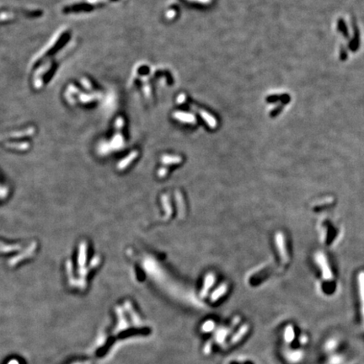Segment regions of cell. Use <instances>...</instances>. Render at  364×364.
<instances>
[{"mask_svg":"<svg viewBox=\"0 0 364 364\" xmlns=\"http://www.w3.org/2000/svg\"><path fill=\"white\" fill-rule=\"evenodd\" d=\"M252 325L240 316L219 323L209 337L203 340L201 352L204 357L225 354L243 345L252 334Z\"/></svg>","mask_w":364,"mask_h":364,"instance_id":"obj_1","label":"cell"},{"mask_svg":"<svg viewBox=\"0 0 364 364\" xmlns=\"http://www.w3.org/2000/svg\"><path fill=\"white\" fill-rule=\"evenodd\" d=\"M278 354L285 364H299L305 357L308 336L295 326L287 323L278 330Z\"/></svg>","mask_w":364,"mask_h":364,"instance_id":"obj_2","label":"cell"},{"mask_svg":"<svg viewBox=\"0 0 364 364\" xmlns=\"http://www.w3.org/2000/svg\"><path fill=\"white\" fill-rule=\"evenodd\" d=\"M69 30H62L53 36L49 43L45 46V48L42 51L37 54L32 61V67L41 63L42 61L46 60V58H50L52 55H56L55 53L61 51L63 48V46H65L66 43L68 42L70 39Z\"/></svg>","mask_w":364,"mask_h":364,"instance_id":"obj_3","label":"cell"},{"mask_svg":"<svg viewBox=\"0 0 364 364\" xmlns=\"http://www.w3.org/2000/svg\"><path fill=\"white\" fill-rule=\"evenodd\" d=\"M118 0H74L72 2L68 3L64 5L63 8V12L68 14L75 13L78 14L80 12H89L91 10H95L96 8L101 6H106L111 3H115Z\"/></svg>","mask_w":364,"mask_h":364,"instance_id":"obj_4","label":"cell"},{"mask_svg":"<svg viewBox=\"0 0 364 364\" xmlns=\"http://www.w3.org/2000/svg\"><path fill=\"white\" fill-rule=\"evenodd\" d=\"M316 262H318L320 268H321L323 279L327 280V281L332 280V272H331V269H330V265H329L328 260L326 259V256L323 253H321V252H318L316 255Z\"/></svg>","mask_w":364,"mask_h":364,"instance_id":"obj_5","label":"cell"},{"mask_svg":"<svg viewBox=\"0 0 364 364\" xmlns=\"http://www.w3.org/2000/svg\"><path fill=\"white\" fill-rule=\"evenodd\" d=\"M275 241L282 262L287 264L288 262V255H287V248H286L284 234H282V232H278L276 234Z\"/></svg>","mask_w":364,"mask_h":364,"instance_id":"obj_6","label":"cell"},{"mask_svg":"<svg viewBox=\"0 0 364 364\" xmlns=\"http://www.w3.org/2000/svg\"><path fill=\"white\" fill-rule=\"evenodd\" d=\"M357 286H358V295H359L360 312L362 318V326L364 329V272H360L357 276Z\"/></svg>","mask_w":364,"mask_h":364,"instance_id":"obj_7","label":"cell"},{"mask_svg":"<svg viewBox=\"0 0 364 364\" xmlns=\"http://www.w3.org/2000/svg\"><path fill=\"white\" fill-rule=\"evenodd\" d=\"M215 282V276L213 273H208L204 278L203 286L201 289L200 297L202 299H206L208 296V293L211 287L213 286Z\"/></svg>","mask_w":364,"mask_h":364,"instance_id":"obj_8","label":"cell"},{"mask_svg":"<svg viewBox=\"0 0 364 364\" xmlns=\"http://www.w3.org/2000/svg\"><path fill=\"white\" fill-rule=\"evenodd\" d=\"M227 291H228V285L226 283L220 285V287H217L210 295V302L213 304L219 301L223 296L226 295Z\"/></svg>","mask_w":364,"mask_h":364,"instance_id":"obj_9","label":"cell"},{"mask_svg":"<svg viewBox=\"0 0 364 364\" xmlns=\"http://www.w3.org/2000/svg\"><path fill=\"white\" fill-rule=\"evenodd\" d=\"M221 364H256L255 360L249 357H231L224 361Z\"/></svg>","mask_w":364,"mask_h":364,"instance_id":"obj_10","label":"cell"},{"mask_svg":"<svg viewBox=\"0 0 364 364\" xmlns=\"http://www.w3.org/2000/svg\"><path fill=\"white\" fill-rule=\"evenodd\" d=\"M174 116L180 121L184 123H195L196 118L191 114L185 113V112H176L174 114Z\"/></svg>","mask_w":364,"mask_h":364,"instance_id":"obj_11","label":"cell"},{"mask_svg":"<svg viewBox=\"0 0 364 364\" xmlns=\"http://www.w3.org/2000/svg\"><path fill=\"white\" fill-rule=\"evenodd\" d=\"M161 161L163 164H166V165H171V164H180L182 161V159L181 157L177 156H172V155H164V156L162 157Z\"/></svg>","mask_w":364,"mask_h":364,"instance_id":"obj_12","label":"cell"},{"mask_svg":"<svg viewBox=\"0 0 364 364\" xmlns=\"http://www.w3.org/2000/svg\"><path fill=\"white\" fill-rule=\"evenodd\" d=\"M201 116L203 117L204 120H205L206 123H208V126H210L211 128H214L217 127V122L215 120L212 116H210L209 114L207 113L206 111H199Z\"/></svg>","mask_w":364,"mask_h":364,"instance_id":"obj_13","label":"cell"},{"mask_svg":"<svg viewBox=\"0 0 364 364\" xmlns=\"http://www.w3.org/2000/svg\"><path fill=\"white\" fill-rule=\"evenodd\" d=\"M176 200L178 202L177 205H178L180 217H183L184 213H185V206H184L183 198H182V196H181V193L179 192V191H176Z\"/></svg>","mask_w":364,"mask_h":364,"instance_id":"obj_14","label":"cell"},{"mask_svg":"<svg viewBox=\"0 0 364 364\" xmlns=\"http://www.w3.org/2000/svg\"><path fill=\"white\" fill-rule=\"evenodd\" d=\"M162 200H163V206H164V209L166 211V219H168V217L169 219L172 214V208L171 203H169V199L167 196H164Z\"/></svg>","mask_w":364,"mask_h":364,"instance_id":"obj_15","label":"cell"},{"mask_svg":"<svg viewBox=\"0 0 364 364\" xmlns=\"http://www.w3.org/2000/svg\"><path fill=\"white\" fill-rule=\"evenodd\" d=\"M339 29H340L341 31H343V33L345 34L346 36H347V27H346L345 23H344L342 19L339 21Z\"/></svg>","mask_w":364,"mask_h":364,"instance_id":"obj_16","label":"cell"},{"mask_svg":"<svg viewBox=\"0 0 364 364\" xmlns=\"http://www.w3.org/2000/svg\"><path fill=\"white\" fill-rule=\"evenodd\" d=\"M167 172H168L167 169H165V168H161V169H159V177H164V176H166Z\"/></svg>","mask_w":364,"mask_h":364,"instance_id":"obj_17","label":"cell"},{"mask_svg":"<svg viewBox=\"0 0 364 364\" xmlns=\"http://www.w3.org/2000/svg\"><path fill=\"white\" fill-rule=\"evenodd\" d=\"M356 364H364V360H362V361H360L359 362H357Z\"/></svg>","mask_w":364,"mask_h":364,"instance_id":"obj_18","label":"cell"}]
</instances>
